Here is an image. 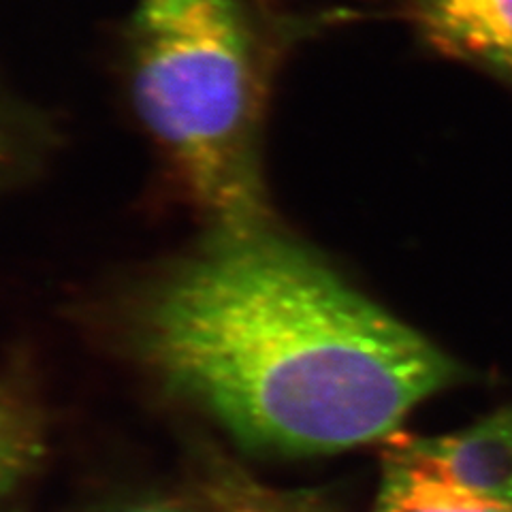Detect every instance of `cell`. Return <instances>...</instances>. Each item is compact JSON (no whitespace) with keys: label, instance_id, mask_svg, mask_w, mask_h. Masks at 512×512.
Segmentation results:
<instances>
[{"label":"cell","instance_id":"6da1fadb","mask_svg":"<svg viewBox=\"0 0 512 512\" xmlns=\"http://www.w3.org/2000/svg\"><path fill=\"white\" fill-rule=\"evenodd\" d=\"M137 346L244 444L325 455L391 440L463 367L269 224L218 231L143 299Z\"/></svg>","mask_w":512,"mask_h":512},{"label":"cell","instance_id":"7a4b0ae2","mask_svg":"<svg viewBox=\"0 0 512 512\" xmlns=\"http://www.w3.org/2000/svg\"><path fill=\"white\" fill-rule=\"evenodd\" d=\"M135 103L218 231L269 224L256 165L263 103L256 32L239 0H139Z\"/></svg>","mask_w":512,"mask_h":512},{"label":"cell","instance_id":"3957f363","mask_svg":"<svg viewBox=\"0 0 512 512\" xmlns=\"http://www.w3.org/2000/svg\"><path fill=\"white\" fill-rule=\"evenodd\" d=\"M431 50L512 88V0H406Z\"/></svg>","mask_w":512,"mask_h":512},{"label":"cell","instance_id":"277c9868","mask_svg":"<svg viewBox=\"0 0 512 512\" xmlns=\"http://www.w3.org/2000/svg\"><path fill=\"white\" fill-rule=\"evenodd\" d=\"M397 442L455 485L512 506V404L455 434Z\"/></svg>","mask_w":512,"mask_h":512},{"label":"cell","instance_id":"5b68a950","mask_svg":"<svg viewBox=\"0 0 512 512\" xmlns=\"http://www.w3.org/2000/svg\"><path fill=\"white\" fill-rule=\"evenodd\" d=\"M374 512H512V506L455 485L389 440Z\"/></svg>","mask_w":512,"mask_h":512},{"label":"cell","instance_id":"8992f818","mask_svg":"<svg viewBox=\"0 0 512 512\" xmlns=\"http://www.w3.org/2000/svg\"><path fill=\"white\" fill-rule=\"evenodd\" d=\"M39 451V429L30 412L18 399L0 393V493L32 468Z\"/></svg>","mask_w":512,"mask_h":512},{"label":"cell","instance_id":"52a82bcc","mask_svg":"<svg viewBox=\"0 0 512 512\" xmlns=\"http://www.w3.org/2000/svg\"><path fill=\"white\" fill-rule=\"evenodd\" d=\"M207 506L214 512H314L274 493L239 472H216L207 487Z\"/></svg>","mask_w":512,"mask_h":512},{"label":"cell","instance_id":"ba28073f","mask_svg":"<svg viewBox=\"0 0 512 512\" xmlns=\"http://www.w3.org/2000/svg\"><path fill=\"white\" fill-rule=\"evenodd\" d=\"M128 512H214L210 506L205 508H192V506H182V504H148V506H139Z\"/></svg>","mask_w":512,"mask_h":512}]
</instances>
